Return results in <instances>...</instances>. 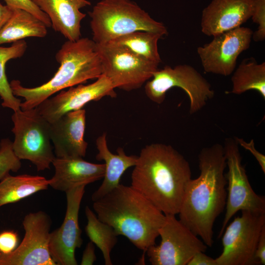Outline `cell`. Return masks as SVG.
<instances>
[{
  "instance_id": "obj_32",
  "label": "cell",
  "mask_w": 265,
  "mask_h": 265,
  "mask_svg": "<svg viewBox=\"0 0 265 265\" xmlns=\"http://www.w3.org/2000/svg\"><path fill=\"white\" fill-rule=\"evenodd\" d=\"M203 252L196 253L187 265H217L215 259L208 256Z\"/></svg>"
},
{
  "instance_id": "obj_31",
  "label": "cell",
  "mask_w": 265,
  "mask_h": 265,
  "mask_svg": "<svg viewBox=\"0 0 265 265\" xmlns=\"http://www.w3.org/2000/svg\"><path fill=\"white\" fill-rule=\"evenodd\" d=\"M234 138L239 146L249 151L252 154L258 162L262 171L265 173V156L255 148L254 140L251 139L249 142H247L241 138L234 137Z\"/></svg>"
},
{
  "instance_id": "obj_10",
  "label": "cell",
  "mask_w": 265,
  "mask_h": 265,
  "mask_svg": "<svg viewBox=\"0 0 265 265\" xmlns=\"http://www.w3.org/2000/svg\"><path fill=\"white\" fill-rule=\"evenodd\" d=\"M174 214L165 215L159 230V245L146 251L152 265H187L197 253L205 252L208 246Z\"/></svg>"
},
{
  "instance_id": "obj_17",
  "label": "cell",
  "mask_w": 265,
  "mask_h": 265,
  "mask_svg": "<svg viewBox=\"0 0 265 265\" xmlns=\"http://www.w3.org/2000/svg\"><path fill=\"white\" fill-rule=\"evenodd\" d=\"M254 0H212L203 10L202 32L209 36L241 26L251 18Z\"/></svg>"
},
{
  "instance_id": "obj_16",
  "label": "cell",
  "mask_w": 265,
  "mask_h": 265,
  "mask_svg": "<svg viewBox=\"0 0 265 265\" xmlns=\"http://www.w3.org/2000/svg\"><path fill=\"white\" fill-rule=\"evenodd\" d=\"M50 123V137L56 157H85L88 144L84 139L86 111L84 109L68 112Z\"/></svg>"
},
{
  "instance_id": "obj_11",
  "label": "cell",
  "mask_w": 265,
  "mask_h": 265,
  "mask_svg": "<svg viewBox=\"0 0 265 265\" xmlns=\"http://www.w3.org/2000/svg\"><path fill=\"white\" fill-rule=\"evenodd\" d=\"M96 44L101 58L102 74L109 80L114 88L127 91L138 89L159 69V64L122 47L109 43Z\"/></svg>"
},
{
  "instance_id": "obj_25",
  "label": "cell",
  "mask_w": 265,
  "mask_h": 265,
  "mask_svg": "<svg viewBox=\"0 0 265 265\" xmlns=\"http://www.w3.org/2000/svg\"><path fill=\"white\" fill-rule=\"evenodd\" d=\"M87 220L85 231L90 241L102 251L106 265H112L110 253L117 242L118 235L109 225L100 220L91 209L86 206Z\"/></svg>"
},
{
  "instance_id": "obj_34",
  "label": "cell",
  "mask_w": 265,
  "mask_h": 265,
  "mask_svg": "<svg viewBox=\"0 0 265 265\" xmlns=\"http://www.w3.org/2000/svg\"><path fill=\"white\" fill-rule=\"evenodd\" d=\"M255 256L260 265L265 264V226L263 228L257 245Z\"/></svg>"
},
{
  "instance_id": "obj_5",
  "label": "cell",
  "mask_w": 265,
  "mask_h": 265,
  "mask_svg": "<svg viewBox=\"0 0 265 265\" xmlns=\"http://www.w3.org/2000/svg\"><path fill=\"white\" fill-rule=\"evenodd\" d=\"M92 40L103 44L136 31L167 35L165 26L131 0H102L88 13Z\"/></svg>"
},
{
  "instance_id": "obj_3",
  "label": "cell",
  "mask_w": 265,
  "mask_h": 265,
  "mask_svg": "<svg viewBox=\"0 0 265 265\" xmlns=\"http://www.w3.org/2000/svg\"><path fill=\"white\" fill-rule=\"evenodd\" d=\"M93 208L98 218L145 253L156 244L165 215L131 186L118 185Z\"/></svg>"
},
{
  "instance_id": "obj_14",
  "label": "cell",
  "mask_w": 265,
  "mask_h": 265,
  "mask_svg": "<svg viewBox=\"0 0 265 265\" xmlns=\"http://www.w3.org/2000/svg\"><path fill=\"white\" fill-rule=\"evenodd\" d=\"M85 187L78 186L65 192L67 208L64 220L59 228L50 233L49 251L56 265H78L75 251L82 244L79 213Z\"/></svg>"
},
{
  "instance_id": "obj_2",
  "label": "cell",
  "mask_w": 265,
  "mask_h": 265,
  "mask_svg": "<svg viewBox=\"0 0 265 265\" xmlns=\"http://www.w3.org/2000/svg\"><path fill=\"white\" fill-rule=\"evenodd\" d=\"M191 179L186 158L170 145L155 143L146 145L137 156L131 186L165 215H176Z\"/></svg>"
},
{
  "instance_id": "obj_33",
  "label": "cell",
  "mask_w": 265,
  "mask_h": 265,
  "mask_svg": "<svg viewBox=\"0 0 265 265\" xmlns=\"http://www.w3.org/2000/svg\"><path fill=\"white\" fill-rule=\"evenodd\" d=\"M95 244L91 241L89 242L82 254L80 265H92L97 260L95 253Z\"/></svg>"
},
{
  "instance_id": "obj_28",
  "label": "cell",
  "mask_w": 265,
  "mask_h": 265,
  "mask_svg": "<svg viewBox=\"0 0 265 265\" xmlns=\"http://www.w3.org/2000/svg\"><path fill=\"white\" fill-rule=\"evenodd\" d=\"M253 22L258 25L257 30L253 33L254 41L261 42L265 39V0H254L251 17Z\"/></svg>"
},
{
  "instance_id": "obj_1",
  "label": "cell",
  "mask_w": 265,
  "mask_h": 265,
  "mask_svg": "<svg viewBox=\"0 0 265 265\" xmlns=\"http://www.w3.org/2000/svg\"><path fill=\"white\" fill-rule=\"evenodd\" d=\"M199 176L188 182L179 212V220L208 247L213 243V225L226 203V161L223 146L215 143L198 155Z\"/></svg>"
},
{
  "instance_id": "obj_19",
  "label": "cell",
  "mask_w": 265,
  "mask_h": 265,
  "mask_svg": "<svg viewBox=\"0 0 265 265\" xmlns=\"http://www.w3.org/2000/svg\"><path fill=\"white\" fill-rule=\"evenodd\" d=\"M51 21L53 28L70 41L81 37V22L86 14L80 9L91 5L87 0H30Z\"/></svg>"
},
{
  "instance_id": "obj_24",
  "label": "cell",
  "mask_w": 265,
  "mask_h": 265,
  "mask_svg": "<svg viewBox=\"0 0 265 265\" xmlns=\"http://www.w3.org/2000/svg\"><path fill=\"white\" fill-rule=\"evenodd\" d=\"M163 36L146 31H136L115 38L106 43L122 47L149 61L161 62L158 43ZM106 44V43H105Z\"/></svg>"
},
{
  "instance_id": "obj_27",
  "label": "cell",
  "mask_w": 265,
  "mask_h": 265,
  "mask_svg": "<svg viewBox=\"0 0 265 265\" xmlns=\"http://www.w3.org/2000/svg\"><path fill=\"white\" fill-rule=\"evenodd\" d=\"M21 160L16 156L12 147V142L4 138L0 142V181L16 172L21 167Z\"/></svg>"
},
{
  "instance_id": "obj_13",
  "label": "cell",
  "mask_w": 265,
  "mask_h": 265,
  "mask_svg": "<svg viewBox=\"0 0 265 265\" xmlns=\"http://www.w3.org/2000/svg\"><path fill=\"white\" fill-rule=\"evenodd\" d=\"M253 33L249 27L239 26L215 35L210 42L198 47L204 70L224 76L231 75L239 54L249 48Z\"/></svg>"
},
{
  "instance_id": "obj_4",
  "label": "cell",
  "mask_w": 265,
  "mask_h": 265,
  "mask_svg": "<svg viewBox=\"0 0 265 265\" xmlns=\"http://www.w3.org/2000/svg\"><path fill=\"white\" fill-rule=\"evenodd\" d=\"M55 59L60 67L47 82L33 88L23 86L18 80L10 82L13 94L24 99L20 105L21 109L35 108L53 94L97 79L103 74L101 58L96 44L88 38L67 40L56 53Z\"/></svg>"
},
{
  "instance_id": "obj_23",
  "label": "cell",
  "mask_w": 265,
  "mask_h": 265,
  "mask_svg": "<svg viewBox=\"0 0 265 265\" xmlns=\"http://www.w3.org/2000/svg\"><path fill=\"white\" fill-rule=\"evenodd\" d=\"M231 93L240 95L255 90L265 99V62L258 63L253 57L243 60L232 73Z\"/></svg>"
},
{
  "instance_id": "obj_20",
  "label": "cell",
  "mask_w": 265,
  "mask_h": 265,
  "mask_svg": "<svg viewBox=\"0 0 265 265\" xmlns=\"http://www.w3.org/2000/svg\"><path fill=\"white\" fill-rule=\"evenodd\" d=\"M96 145L98 151L96 159L105 161V172L102 184L92 195L93 202L119 185L122 175L129 168L134 166L137 159V156H128L121 147L117 149V154L112 153L108 148L106 132L97 138Z\"/></svg>"
},
{
  "instance_id": "obj_12",
  "label": "cell",
  "mask_w": 265,
  "mask_h": 265,
  "mask_svg": "<svg viewBox=\"0 0 265 265\" xmlns=\"http://www.w3.org/2000/svg\"><path fill=\"white\" fill-rule=\"evenodd\" d=\"M25 235L11 253L0 254V265H56L49 251L52 221L43 211L30 212L23 221Z\"/></svg>"
},
{
  "instance_id": "obj_18",
  "label": "cell",
  "mask_w": 265,
  "mask_h": 265,
  "mask_svg": "<svg viewBox=\"0 0 265 265\" xmlns=\"http://www.w3.org/2000/svg\"><path fill=\"white\" fill-rule=\"evenodd\" d=\"M52 164L55 169L49 186L53 188L66 191L86 185L104 178L105 164L88 162L81 158H59L55 157Z\"/></svg>"
},
{
  "instance_id": "obj_35",
  "label": "cell",
  "mask_w": 265,
  "mask_h": 265,
  "mask_svg": "<svg viewBox=\"0 0 265 265\" xmlns=\"http://www.w3.org/2000/svg\"><path fill=\"white\" fill-rule=\"evenodd\" d=\"M13 8L7 5H3L0 2V30L11 17Z\"/></svg>"
},
{
  "instance_id": "obj_8",
  "label": "cell",
  "mask_w": 265,
  "mask_h": 265,
  "mask_svg": "<svg viewBox=\"0 0 265 265\" xmlns=\"http://www.w3.org/2000/svg\"><path fill=\"white\" fill-rule=\"evenodd\" d=\"M241 212V215L227 225L222 235L223 250L215 258L217 265H260L255 254L265 226V212Z\"/></svg>"
},
{
  "instance_id": "obj_21",
  "label": "cell",
  "mask_w": 265,
  "mask_h": 265,
  "mask_svg": "<svg viewBox=\"0 0 265 265\" xmlns=\"http://www.w3.org/2000/svg\"><path fill=\"white\" fill-rule=\"evenodd\" d=\"M47 27L31 13L14 8L11 17L0 30V45L30 37L43 38L47 34Z\"/></svg>"
},
{
  "instance_id": "obj_9",
  "label": "cell",
  "mask_w": 265,
  "mask_h": 265,
  "mask_svg": "<svg viewBox=\"0 0 265 265\" xmlns=\"http://www.w3.org/2000/svg\"><path fill=\"white\" fill-rule=\"evenodd\" d=\"M228 171L226 212L218 238L222 236L229 220L239 211L265 212V198L253 189L241 163L239 145L234 137L225 139L223 146Z\"/></svg>"
},
{
  "instance_id": "obj_15",
  "label": "cell",
  "mask_w": 265,
  "mask_h": 265,
  "mask_svg": "<svg viewBox=\"0 0 265 265\" xmlns=\"http://www.w3.org/2000/svg\"><path fill=\"white\" fill-rule=\"evenodd\" d=\"M114 89L109 80L102 74L92 83L80 84L76 87H69L67 90L59 91L36 108L49 123H52L68 112L82 108L91 101H97L106 96L116 97Z\"/></svg>"
},
{
  "instance_id": "obj_29",
  "label": "cell",
  "mask_w": 265,
  "mask_h": 265,
  "mask_svg": "<svg viewBox=\"0 0 265 265\" xmlns=\"http://www.w3.org/2000/svg\"><path fill=\"white\" fill-rule=\"evenodd\" d=\"M6 5L14 8L25 10L40 20L47 27L52 26V24L48 15L42 11L30 0H4Z\"/></svg>"
},
{
  "instance_id": "obj_30",
  "label": "cell",
  "mask_w": 265,
  "mask_h": 265,
  "mask_svg": "<svg viewBox=\"0 0 265 265\" xmlns=\"http://www.w3.org/2000/svg\"><path fill=\"white\" fill-rule=\"evenodd\" d=\"M19 236L14 231L0 233V254H7L13 252L19 245Z\"/></svg>"
},
{
  "instance_id": "obj_7",
  "label": "cell",
  "mask_w": 265,
  "mask_h": 265,
  "mask_svg": "<svg viewBox=\"0 0 265 265\" xmlns=\"http://www.w3.org/2000/svg\"><path fill=\"white\" fill-rule=\"evenodd\" d=\"M175 87L187 94L191 114L202 109L214 95L210 82L193 67L185 64L159 69L152 80L146 82L145 92L151 101L160 104L165 100L166 92Z\"/></svg>"
},
{
  "instance_id": "obj_26",
  "label": "cell",
  "mask_w": 265,
  "mask_h": 265,
  "mask_svg": "<svg viewBox=\"0 0 265 265\" xmlns=\"http://www.w3.org/2000/svg\"><path fill=\"white\" fill-rule=\"evenodd\" d=\"M27 48L24 40L15 42L8 47L0 46V97L3 107L11 109L13 111L21 109V100L12 93L5 73V65L11 59L22 57Z\"/></svg>"
},
{
  "instance_id": "obj_22",
  "label": "cell",
  "mask_w": 265,
  "mask_h": 265,
  "mask_svg": "<svg viewBox=\"0 0 265 265\" xmlns=\"http://www.w3.org/2000/svg\"><path fill=\"white\" fill-rule=\"evenodd\" d=\"M49 183V180L38 175H8L0 181V208L47 189Z\"/></svg>"
},
{
  "instance_id": "obj_6",
  "label": "cell",
  "mask_w": 265,
  "mask_h": 265,
  "mask_svg": "<svg viewBox=\"0 0 265 265\" xmlns=\"http://www.w3.org/2000/svg\"><path fill=\"white\" fill-rule=\"evenodd\" d=\"M12 147L20 159L30 161L37 170L50 169L55 158L50 137V123L35 108L14 111Z\"/></svg>"
}]
</instances>
